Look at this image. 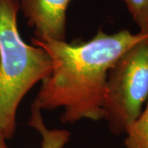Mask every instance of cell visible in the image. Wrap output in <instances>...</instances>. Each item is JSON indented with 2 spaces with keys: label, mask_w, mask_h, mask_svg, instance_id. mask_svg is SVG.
<instances>
[{
  "label": "cell",
  "mask_w": 148,
  "mask_h": 148,
  "mask_svg": "<svg viewBox=\"0 0 148 148\" xmlns=\"http://www.w3.org/2000/svg\"><path fill=\"white\" fill-rule=\"evenodd\" d=\"M147 37L148 33L140 32L121 30L107 34L101 29L87 41L68 43L33 37L32 45L49 53L52 70L41 81L32 106L41 111L64 108L60 118L64 123L103 119L110 70L127 49Z\"/></svg>",
  "instance_id": "obj_1"
},
{
  "label": "cell",
  "mask_w": 148,
  "mask_h": 148,
  "mask_svg": "<svg viewBox=\"0 0 148 148\" xmlns=\"http://www.w3.org/2000/svg\"><path fill=\"white\" fill-rule=\"evenodd\" d=\"M19 11L20 0H0V133L7 140L16 132V112L22 99L52 70L49 53L21 36Z\"/></svg>",
  "instance_id": "obj_2"
},
{
  "label": "cell",
  "mask_w": 148,
  "mask_h": 148,
  "mask_svg": "<svg viewBox=\"0 0 148 148\" xmlns=\"http://www.w3.org/2000/svg\"><path fill=\"white\" fill-rule=\"evenodd\" d=\"M148 99V37L127 49L110 70L104 119L114 134L126 133Z\"/></svg>",
  "instance_id": "obj_3"
},
{
  "label": "cell",
  "mask_w": 148,
  "mask_h": 148,
  "mask_svg": "<svg viewBox=\"0 0 148 148\" xmlns=\"http://www.w3.org/2000/svg\"><path fill=\"white\" fill-rule=\"evenodd\" d=\"M73 0H20L29 27L40 40L66 41V12Z\"/></svg>",
  "instance_id": "obj_4"
},
{
  "label": "cell",
  "mask_w": 148,
  "mask_h": 148,
  "mask_svg": "<svg viewBox=\"0 0 148 148\" xmlns=\"http://www.w3.org/2000/svg\"><path fill=\"white\" fill-rule=\"evenodd\" d=\"M32 114L28 124L39 132L41 148H64L70 140L71 133L65 129H50L46 127L41 110L32 106Z\"/></svg>",
  "instance_id": "obj_5"
},
{
  "label": "cell",
  "mask_w": 148,
  "mask_h": 148,
  "mask_svg": "<svg viewBox=\"0 0 148 148\" xmlns=\"http://www.w3.org/2000/svg\"><path fill=\"white\" fill-rule=\"evenodd\" d=\"M126 134V148H148V99L146 109L129 127Z\"/></svg>",
  "instance_id": "obj_6"
},
{
  "label": "cell",
  "mask_w": 148,
  "mask_h": 148,
  "mask_svg": "<svg viewBox=\"0 0 148 148\" xmlns=\"http://www.w3.org/2000/svg\"><path fill=\"white\" fill-rule=\"evenodd\" d=\"M139 32L148 33V0H123Z\"/></svg>",
  "instance_id": "obj_7"
},
{
  "label": "cell",
  "mask_w": 148,
  "mask_h": 148,
  "mask_svg": "<svg viewBox=\"0 0 148 148\" xmlns=\"http://www.w3.org/2000/svg\"><path fill=\"white\" fill-rule=\"evenodd\" d=\"M7 139H6L3 134L0 133V148H8L7 145Z\"/></svg>",
  "instance_id": "obj_8"
}]
</instances>
